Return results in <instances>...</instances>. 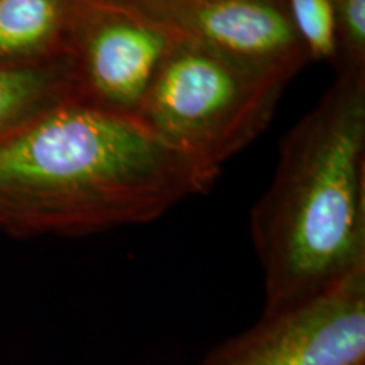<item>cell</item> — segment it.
I'll return each instance as SVG.
<instances>
[{
	"instance_id": "1",
	"label": "cell",
	"mask_w": 365,
	"mask_h": 365,
	"mask_svg": "<svg viewBox=\"0 0 365 365\" xmlns=\"http://www.w3.org/2000/svg\"><path fill=\"white\" fill-rule=\"evenodd\" d=\"M220 173L139 117L68 100L0 139V230L81 237L148 223Z\"/></svg>"
},
{
	"instance_id": "2",
	"label": "cell",
	"mask_w": 365,
	"mask_h": 365,
	"mask_svg": "<svg viewBox=\"0 0 365 365\" xmlns=\"http://www.w3.org/2000/svg\"><path fill=\"white\" fill-rule=\"evenodd\" d=\"M250 237L262 314L301 307L365 271V73H336L282 139Z\"/></svg>"
},
{
	"instance_id": "3",
	"label": "cell",
	"mask_w": 365,
	"mask_h": 365,
	"mask_svg": "<svg viewBox=\"0 0 365 365\" xmlns=\"http://www.w3.org/2000/svg\"><path fill=\"white\" fill-rule=\"evenodd\" d=\"M289 81L178 36L137 117L168 145L222 170L267 129Z\"/></svg>"
},
{
	"instance_id": "4",
	"label": "cell",
	"mask_w": 365,
	"mask_h": 365,
	"mask_svg": "<svg viewBox=\"0 0 365 365\" xmlns=\"http://www.w3.org/2000/svg\"><path fill=\"white\" fill-rule=\"evenodd\" d=\"M200 365H365V271L301 307L262 314Z\"/></svg>"
},
{
	"instance_id": "5",
	"label": "cell",
	"mask_w": 365,
	"mask_h": 365,
	"mask_svg": "<svg viewBox=\"0 0 365 365\" xmlns=\"http://www.w3.org/2000/svg\"><path fill=\"white\" fill-rule=\"evenodd\" d=\"M178 34L135 14L81 0L66 56L78 98L103 110L135 115Z\"/></svg>"
},
{
	"instance_id": "6",
	"label": "cell",
	"mask_w": 365,
	"mask_h": 365,
	"mask_svg": "<svg viewBox=\"0 0 365 365\" xmlns=\"http://www.w3.org/2000/svg\"><path fill=\"white\" fill-rule=\"evenodd\" d=\"M166 29L291 80L309 63L286 0H195Z\"/></svg>"
},
{
	"instance_id": "7",
	"label": "cell",
	"mask_w": 365,
	"mask_h": 365,
	"mask_svg": "<svg viewBox=\"0 0 365 365\" xmlns=\"http://www.w3.org/2000/svg\"><path fill=\"white\" fill-rule=\"evenodd\" d=\"M81 0H0V66H38L66 56Z\"/></svg>"
},
{
	"instance_id": "8",
	"label": "cell",
	"mask_w": 365,
	"mask_h": 365,
	"mask_svg": "<svg viewBox=\"0 0 365 365\" xmlns=\"http://www.w3.org/2000/svg\"><path fill=\"white\" fill-rule=\"evenodd\" d=\"M68 100H80L68 56L38 66H0V139Z\"/></svg>"
},
{
	"instance_id": "9",
	"label": "cell",
	"mask_w": 365,
	"mask_h": 365,
	"mask_svg": "<svg viewBox=\"0 0 365 365\" xmlns=\"http://www.w3.org/2000/svg\"><path fill=\"white\" fill-rule=\"evenodd\" d=\"M287 12L309 61H335L336 22L333 0H286Z\"/></svg>"
},
{
	"instance_id": "10",
	"label": "cell",
	"mask_w": 365,
	"mask_h": 365,
	"mask_svg": "<svg viewBox=\"0 0 365 365\" xmlns=\"http://www.w3.org/2000/svg\"><path fill=\"white\" fill-rule=\"evenodd\" d=\"M336 22V73H365V0H333Z\"/></svg>"
},
{
	"instance_id": "11",
	"label": "cell",
	"mask_w": 365,
	"mask_h": 365,
	"mask_svg": "<svg viewBox=\"0 0 365 365\" xmlns=\"http://www.w3.org/2000/svg\"><path fill=\"white\" fill-rule=\"evenodd\" d=\"M107 6L122 9L163 27L168 26L178 12L195 0H97Z\"/></svg>"
}]
</instances>
